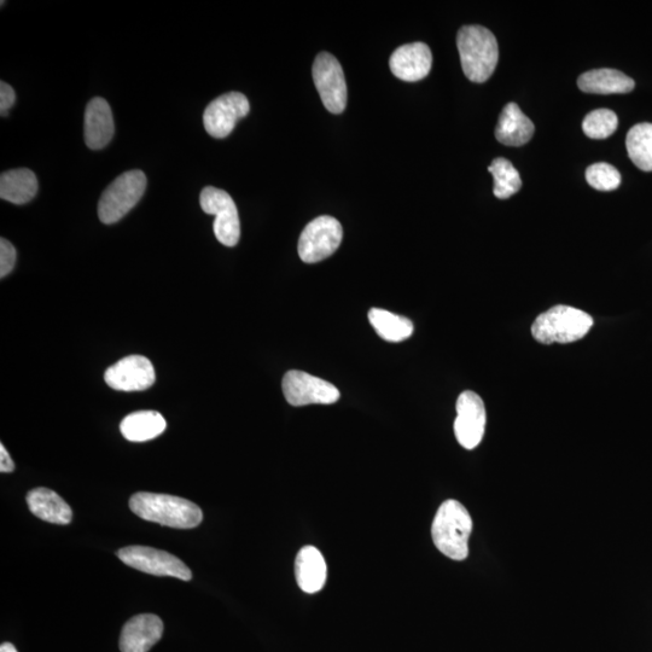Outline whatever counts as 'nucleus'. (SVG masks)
Listing matches in <instances>:
<instances>
[{
	"label": "nucleus",
	"instance_id": "nucleus-1",
	"mask_svg": "<svg viewBox=\"0 0 652 652\" xmlns=\"http://www.w3.org/2000/svg\"><path fill=\"white\" fill-rule=\"evenodd\" d=\"M130 508L145 521L177 529L195 528L203 520L199 506L190 500L167 494L136 493L130 499Z\"/></svg>",
	"mask_w": 652,
	"mask_h": 652
},
{
	"label": "nucleus",
	"instance_id": "nucleus-2",
	"mask_svg": "<svg viewBox=\"0 0 652 652\" xmlns=\"http://www.w3.org/2000/svg\"><path fill=\"white\" fill-rule=\"evenodd\" d=\"M462 68L470 81L482 84L492 77L499 60L497 38L482 26H464L457 36Z\"/></svg>",
	"mask_w": 652,
	"mask_h": 652
},
{
	"label": "nucleus",
	"instance_id": "nucleus-3",
	"mask_svg": "<svg viewBox=\"0 0 652 652\" xmlns=\"http://www.w3.org/2000/svg\"><path fill=\"white\" fill-rule=\"evenodd\" d=\"M471 532L473 520L463 504L453 499L441 504L432 526L434 544L441 553L453 561H464Z\"/></svg>",
	"mask_w": 652,
	"mask_h": 652
},
{
	"label": "nucleus",
	"instance_id": "nucleus-4",
	"mask_svg": "<svg viewBox=\"0 0 652 652\" xmlns=\"http://www.w3.org/2000/svg\"><path fill=\"white\" fill-rule=\"evenodd\" d=\"M593 319L589 313L570 306H555L541 313L532 326L534 339L543 345L572 343L589 334Z\"/></svg>",
	"mask_w": 652,
	"mask_h": 652
},
{
	"label": "nucleus",
	"instance_id": "nucleus-5",
	"mask_svg": "<svg viewBox=\"0 0 652 652\" xmlns=\"http://www.w3.org/2000/svg\"><path fill=\"white\" fill-rule=\"evenodd\" d=\"M147 189V177L142 171H128L108 186L98 203V217L103 224L118 223L141 201Z\"/></svg>",
	"mask_w": 652,
	"mask_h": 652
},
{
	"label": "nucleus",
	"instance_id": "nucleus-6",
	"mask_svg": "<svg viewBox=\"0 0 652 652\" xmlns=\"http://www.w3.org/2000/svg\"><path fill=\"white\" fill-rule=\"evenodd\" d=\"M343 229L340 221L323 215L308 224L299 240V255L306 264L328 259L341 246Z\"/></svg>",
	"mask_w": 652,
	"mask_h": 652
},
{
	"label": "nucleus",
	"instance_id": "nucleus-7",
	"mask_svg": "<svg viewBox=\"0 0 652 652\" xmlns=\"http://www.w3.org/2000/svg\"><path fill=\"white\" fill-rule=\"evenodd\" d=\"M313 80L328 112L341 114L347 107V84L341 63L329 52H320L313 63Z\"/></svg>",
	"mask_w": 652,
	"mask_h": 652
},
{
	"label": "nucleus",
	"instance_id": "nucleus-8",
	"mask_svg": "<svg viewBox=\"0 0 652 652\" xmlns=\"http://www.w3.org/2000/svg\"><path fill=\"white\" fill-rule=\"evenodd\" d=\"M202 211L215 215L214 234L226 247H235L240 242L241 223L236 203L226 191L207 186L201 192Z\"/></svg>",
	"mask_w": 652,
	"mask_h": 652
},
{
	"label": "nucleus",
	"instance_id": "nucleus-9",
	"mask_svg": "<svg viewBox=\"0 0 652 652\" xmlns=\"http://www.w3.org/2000/svg\"><path fill=\"white\" fill-rule=\"evenodd\" d=\"M118 557L128 567L139 572L156 575L172 576L183 581H190L191 570L178 557L166 551L156 550L147 546H128L118 551Z\"/></svg>",
	"mask_w": 652,
	"mask_h": 652
},
{
	"label": "nucleus",
	"instance_id": "nucleus-10",
	"mask_svg": "<svg viewBox=\"0 0 652 652\" xmlns=\"http://www.w3.org/2000/svg\"><path fill=\"white\" fill-rule=\"evenodd\" d=\"M284 398L291 406L331 405L340 399V390L334 384L304 371L291 370L282 383Z\"/></svg>",
	"mask_w": 652,
	"mask_h": 652
},
{
	"label": "nucleus",
	"instance_id": "nucleus-11",
	"mask_svg": "<svg viewBox=\"0 0 652 652\" xmlns=\"http://www.w3.org/2000/svg\"><path fill=\"white\" fill-rule=\"evenodd\" d=\"M248 98L241 92H229L214 100L203 114V124L209 136L223 139L231 135L237 122L249 114Z\"/></svg>",
	"mask_w": 652,
	"mask_h": 652
},
{
	"label": "nucleus",
	"instance_id": "nucleus-12",
	"mask_svg": "<svg viewBox=\"0 0 652 652\" xmlns=\"http://www.w3.org/2000/svg\"><path fill=\"white\" fill-rule=\"evenodd\" d=\"M486 409L482 399L471 390L459 395L454 434L464 448L474 450L485 435Z\"/></svg>",
	"mask_w": 652,
	"mask_h": 652
},
{
	"label": "nucleus",
	"instance_id": "nucleus-13",
	"mask_svg": "<svg viewBox=\"0 0 652 652\" xmlns=\"http://www.w3.org/2000/svg\"><path fill=\"white\" fill-rule=\"evenodd\" d=\"M153 364L143 355H130L110 366L104 374L108 386L120 392H143L155 383Z\"/></svg>",
	"mask_w": 652,
	"mask_h": 652
},
{
	"label": "nucleus",
	"instance_id": "nucleus-14",
	"mask_svg": "<svg viewBox=\"0 0 652 652\" xmlns=\"http://www.w3.org/2000/svg\"><path fill=\"white\" fill-rule=\"evenodd\" d=\"M433 66V55L424 43L400 46L390 56V71L400 80L416 83L428 77Z\"/></svg>",
	"mask_w": 652,
	"mask_h": 652
},
{
	"label": "nucleus",
	"instance_id": "nucleus-15",
	"mask_svg": "<svg viewBox=\"0 0 652 652\" xmlns=\"http://www.w3.org/2000/svg\"><path fill=\"white\" fill-rule=\"evenodd\" d=\"M163 633V622L159 616L143 614L132 617L122 628L121 652H148L159 642Z\"/></svg>",
	"mask_w": 652,
	"mask_h": 652
},
{
	"label": "nucleus",
	"instance_id": "nucleus-16",
	"mask_svg": "<svg viewBox=\"0 0 652 652\" xmlns=\"http://www.w3.org/2000/svg\"><path fill=\"white\" fill-rule=\"evenodd\" d=\"M112 109L106 100L97 97L87 104L85 112V142L92 150L107 147L114 136Z\"/></svg>",
	"mask_w": 652,
	"mask_h": 652
},
{
	"label": "nucleus",
	"instance_id": "nucleus-17",
	"mask_svg": "<svg viewBox=\"0 0 652 652\" xmlns=\"http://www.w3.org/2000/svg\"><path fill=\"white\" fill-rule=\"evenodd\" d=\"M295 576L300 589L313 595L323 589L328 578L325 558L316 547L305 546L295 561Z\"/></svg>",
	"mask_w": 652,
	"mask_h": 652
},
{
	"label": "nucleus",
	"instance_id": "nucleus-18",
	"mask_svg": "<svg viewBox=\"0 0 652 652\" xmlns=\"http://www.w3.org/2000/svg\"><path fill=\"white\" fill-rule=\"evenodd\" d=\"M534 131L532 120L522 113L516 103L506 104L500 113L496 128L499 143L508 147H522L531 141Z\"/></svg>",
	"mask_w": 652,
	"mask_h": 652
},
{
	"label": "nucleus",
	"instance_id": "nucleus-19",
	"mask_svg": "<svg viewBox=\"0 0 652 652\" xmlns=\"http://www.w3.org/2000/svg\"><path fill=\"white\" fill-rule=\"evenodd\" d=\"M27 505L32 514L40 520L55 523V525H69L72 522L71 506L51 489H33L27 494Z\"/></svg>",
	"mask_w": 652,
	"mask_h": 652
},
{
	"label": "nucleus",
	"instance_id": "nucleus-20",
	"mask_svg": "<svg viewBox=\"0 0 652 652\" xmlns=\"http://www.w3.org/2000/svg\"><path fill=\"white\" fill-rule=\"evenodd\" d=\"M578 86L582 92L595 93V95H616V93L624 95L633 91L636 83L625 73L603 68L582 74L578 79Z\"/></svg>",
	"mask_w": 652,
	"mask_h": 652
},
{
	"label": "nucleus",
	"instance_id": "nucleus-21",
	"mask_svg": "<svg viewBox=\"0 0 652 652\" xmlns=\"http://www.w3.org/2000/svg\"><path fill=\"white\" fill-rule=\"evenodd\" d=\"M166 419L156 411H137L131 413L120 424L121 434L132 442L150 441L165 432Z\"/></svg>",
	"mask_w": 652,
	"mask_h": 652
},
{
	"label": "nucleus",
	"instance_id": "nucleus-22",
	"mask_svg": "<svg viewBox=\"0 0 652 652\" xmlns=\"http://www.w3.org/2000/svg\"><path fill=\"white\" fill-rule=\"evenodd\" d=\"M37 192L36 174L28 168L4 172L0 177V197L14 205H25L34 199Z\"/></svg>",
	"mask_w": 652,
	"mask_h": 652
},
{
	"label": "nucleus",
	"instance_id": "nucleus-23",
	"mask_svg": "<svg viewBox=\"0 0 652 652\" xmlns=\"http://www.w3.org/2000/svg\"><path fill=\"white\" fill-rule=\"evenodd\" d=\"M369 322L378 336L387 342H403L413 334V323L409 318L398 316L382 308H371Z\"/></svg>",
	"mask_w": 652,
	"mask_h": 652
},
{
	"label": "nucleus",
	"instance_id": "nucleus-24",
	"mask_svg": "<svg viewBox=\"0 0 652 652\" xmlns=\"http://www.w3.org/2000/svg\"><path fill=\"white\" fill-rule=\"evenodd\" d=\"M626 148L639 170L652 172V124L643 122L633 126L627 133Z\"/></svg>",
	"mask_w": 652,
	"mask_h": 652
},
{
	"label": "nucleus",
	"instance_id": "nucleus-25",
	"mask_svg": "<svg viewBox=\"0 0 652 652\" xmlns=\"http://www.w3.org/2000/svg\"><path fill=\"white\" fill-rule=\"evenodd\" d=\"M494 178V195L500 200L509 199L522 188L520 173L514 165L504 157H498L493 160L492 165L488 167Z\"/></svg>",
	"mask_w": 652,
	"mask_h": 652
},
{
	"label": "nucleus",
	"instance_id": "nucleus-26",
	"mask_svg": "<svg viewBox=\"0 0 652 652\" xmlns=\"http://www.w3.org/2000/svg\"><path fill=\"white\" fill-rule=\"evenodd\" d=\"M619 127V119L613 110L597 109L586 115L582 130L591 139H605L613 135Z\"/></svg>",
	"mask_w": 652,
	"mask_h": 652
},
{
	"label": "nucleus",
	"instance_id": "nucleus-27",
	"mask_svg": "<svg viewBox=\"0 0 652 652\" xmlns=\"http://www.w3.org/2000/svg\"><path fill=\"white\" fill-rule=\"evenodd\" d=\"M586 180L593 189L613 191L621 184V174L609 163L599 162L587 168Z\"/></svg>",
	"mask_w": 652,
	"mask_h": 652
},
{
	"label": "nucleus",
	"instance_id": "nucleus-28",
	"mask_svg": "<svg viewBox=\"0 0 652 652\" xmlns=\"http://www.w3.org/2000/svg\"><path fill=\"white\" fill-rule=\"evenodd\" d=\"M16 263V249L8 240H0V277L4 278L13 272Z\"/></svg>",
	"mask_w": 652,
	"mask_h": 652
},
{
	"label": "nucleus",
	"instance_id": "nucleus-29",
	"mask_svg": "<svg viewBox=\"0 0 652 652\" xmlns=\"http://www.w3.org/2000/svg\"><path fill=\"white\" fill-rule=\"evenodd\" d=\"M16 101V95L13 87L4 83L0 84V112L2 116H7L11 107L14 106Z\"/></svg>",
	"mask_w": 652,
	"mask_h": 652
},
{
	"label": "nucleus",
	"instance_id": "nucleus-30",
	"mask_svg": "<svg viewBox=\"0 0 652 652\" xmlns=\"http://www.w3.org/2000/svg\"><path fill=\"white\" fill-rule=\"evenodd\" d=\"M15 470V464L13 459H11L7 448L4 445H0V471L2 473H13Z\"/></svg>",
	"mask_w": 652,
	"mask_h": 652
},
{
	"label": "nucleus",
	"instance_id": "nucleus-31",
	"mask_svg": "<svg viewBox=\"0 0 652 652\" xmlns=\"http://www.w3.org/2000/svg\"><path fill=\"white\" fill-rule=\"evenodd\" d=\"M0 652H19L15 648V646L11 643H3L2 646H0Z\"/></svg>",
	"mask_w": 652,
	"mask_h": 652
}]
</instances>
